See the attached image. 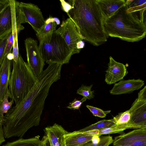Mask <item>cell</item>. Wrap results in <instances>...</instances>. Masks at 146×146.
Masks as SVG:
<instances>
[{
    "label": "cell",
    "instance_id": "obj_14",
    "mask_svg": "<svg viewBox=\"0 0 146 146\" xmlns=\"http://www.w3.org/2000/svg\"><path fill=\"white\" fill-rule=\"evenodd\" d=\"M44 131L51 146H66L64 135L68 132L61 125L55 123L46 127Z\"/></svg>",
    "mask_w": 146,
    "mask_h": 146
},
{
    "label": "cell",
    "instance_id": "obj_4",
    "mask_svg": "<svg viewBox=\"0 0 146 146\" xmlns=\"http://www.w3.org/2000/svg\"><path fill=\"white\" fill-rule=\"evenodd\" d=\"M9 84V97L16 105L27 95L37 81L27 62L19 54L17 61L13 60Z\"/></svg>",
    "mask_w": 146,
    "mask_h": 146
},
{
    "label": "cell",
    "instance_id": "obj_32",
    "mask_svg": "<svg viewBox=\"0 0 146 146\" xmlns=\"http://www.w3.org/2000/svg\"><path fill=\"white\" fill-rule=\"evenodd\" d=\"M10 0H0V13L6 5L8 4Z\"/></svg>",
    "mask_w": 146,
    "mask_h": 146
},
{
    "label": "cell",
    "instance_id": "obj_22",
    "mask_svg": "<svg viewBox=\"0 0 146 146\" xmlns=\"http://www.w3.org/2000/svg\"><path fill=\"white\" fill-rule=\"evenodd\" d=\"M57 26V25L54 20L53 17L50 16L45 20L44 25L36 33V35L38 38L44 34L55 30Z\"/></svg>",
    "mask_w": 146,
    "mask_h": 146
},
{
    "label": "cell",
    "instance_id": "obj_20",
    "mask_svg": "<svg viewBox=\"0 0 146 146\" xmlns=\"http://www.w3.org/2000/svg\"><path fill=\"white\" fill-rule=\"evenodd\" d=\"M126 1L127 11L128 13L145 11L146 1L127 0Z\"/></svg>",
    "mask_w": 146,
    "mask_h": 146
},
{
    "label": "cell",
    "instance_id": "obj_37",
    "mask_svg": "<svg viewBox=\"0 0 146 146\" xmlns=\"http://www.w3.org/2000/svg\"><path fill=\"white\" fill-rule=\"evenodd\" d=\"M53 19L57 25H59L60 24V21L59 19L57 17H53Z\"/></svg>",
    "mask_w": 146,
    "mask_h": 146
},
{
    "label": "cell",
    "instance_id": "obj_11",
    "mask_svg": "<svg viewBox=\"0 0 146 146\" xmlns=\"http://www.w3.org/2000/svg\"><path fill=\"white\" fill-rule=\"evenodd\" d=\"M113 146H146V127L135 129L115 137Z\"/></svg>",
    "mask_w": 146,
    "mask_h": 146
},
{
    "label": "cell",
    "instance_id": "obj_26",
    "mask_svg": "<svg viewBox=\"0 0 146 146\" xmlns=\"http://www.w3.org/2000/svg\"><path fill=\"white\" fill-rule=\"evenodd\" d=\"M100 141L97 144H93L90 141L78 146H109L113 142L112 137L110 135L100 137Z\"/></svg>",
    "mask_w": 146,
    "mask_h": 146
},
{
    "label": "cell",
    "instance_id": "obj_1",
    "mask_svg": "<svg viewBox=\"0 0 146 146\" xmlns=\"http://www.w3.org/2000/svg\"><path fill=\"white\" fill-rule=\"evenodd\" d=\"M60 77V72L52 66L48 65L43 71L26 96L4 116L5 138L21 137L30 128L39 125L50 88Z\"/></svg>",
    "mask_w": 146,
    "mask_h": 146
},
{
    "label": "cell",
    "instance_id": "obj_2",
    "mask_svg": "<svg viewBox=\"0 0 146 146\" xmlns=\"http://www.w3.org/2000/svg\"><path fill=\"white\" fill-rule=\"evenodd\" d=\"M71 9L67 14L75 24L82 38L98 46L105 43L108 36L104 18L96 0H69Z\"/></svg>",
    "mask_w": 146,
    "mask_h": 146
},
{
    "label": "cell",
    "instance_id": "obj_18",
    "mask_svg": "<svg viewBox=\"0 0 146 146\" xmlns=\"http://www.w3.org/2000/svg\"><path fill=\"white\" fill-rule=\"evenodd\" d=\"M140 128H142L134 125L130 123L120 125H117L115 124L110 127L100 130L99 135L100 136L101 135H103L120 133L126 129H135Z\"/></svg>",
    "mask_w": 146,
    "mask_h": 146
},
{
    "label": "cell",
    "instance_id": "obj_24",
    "mask_svg": "<svg viewBox=\"0 0 146 146\" xmlns=\"http://www.w3.org/2000/svg\"><path fill=\"white\" fill-rule=\"evenodd\" d=\"M113 119L115 125H124L130 123L131 114L129 110L124 112L119 113Z\"/></svg>",
    "mask_w": 146,
    "mask_h": 146
},
{
    "label": "cell",
    "instance_id": "obj_10",
    "mask_svg": "<svg viewBox=\"0 0 146 146\" xmlns=\"http://www.w3.org/2000/svg\"><path fill=\"white\" fill-rule=\"evenodd\" d=\"M19 6L26 23H29L37 33L45 21L40 9L37 5L31 3L20 2Z\"/></svg>",
    "mask_w": 146,
    "mask_h": 146
},
{
    "label": "cell",
    "instance_id": "obj_23",
    "mask_svg": "<svg viewBox=\"0 0 146 146\" xmlns=\"http://www.w3.org/2000/svg\"><path fill=\"white\" fill-rule=\"evenodd\" d=\"M9 89L4 96L0 106V115L3 120L4 114L7 113L9 110L11 108L13 101L11 100L9 102L8 99L9 97Z\"/></svg>",
    "mask_w": 146,
    "mask_h": 146
},
{
    "label": "cell",
    "instance_id": "obj_17",
    "mask_svg": "<svg viewBox=\"0 0 146 146\" xmlns=\"http://www.w3.org/2000/svg\"><path fill=\"white\" fill-rule=\"evenodd\" d=\"M92 136L78 131L68 132L64 135L66 146H78L89 142Z\"/></svg>",
    "mask_w": 146,
    "mask_h": 146
},
{
    "label": "cell",
    "instance_id": "obj_16",
    "mask_svg": "<svg viewBox=\"0 0 146 146\" xmlns=\"http://www.w3.org/2000/svg\"><path fill=\"white\" fill-rule=\"evenodd\" d=\"M104 20L109 18L126 4L125 0H96Z\"/></svg>",
    "mask_w": 146,
    "mask_h": 146
},
{
    "label": "cell",
    "instance_id": "obj_8",
    "mask_svg": "<svg viewBox=\"0 0 146 146\" xmlns=\"http://www.w3.org/2000/svg\"><path fill=\"white\" fill-rule=\"evenodd\" d=\"M27 63L36 78L43 71L45 62L42 59L38 45L37 41L31 38L25 40Z\"/></svg>",
    "mask_w": 146,
    "mask_h": 146
},
{
    "label": "cell",
    "instance_id": "obj_34",
    "mask_svg": "<svg viewBox=\"0 0 146 146\" xmlns=\"http://www.w3.org/2000/svg\"><path fill=\"white\" fill-rule=\"evenodd\" d=\"M41 141L42 146H51L49 141L46 135L43 136Z\"/></svg>",
    "mask_w": 146,
    "mask_h": 146
},
{
    "label": "cell",
    "instance_id": "obj_13",
    "mask_svg": "<svg viewBox=\"0 0 146 146\" xmlns=\"http://www.w3.org/2000/svg\"><path fill=\"white\" fill-rule=\"evenodd\" d=\"M144 84V81L138 79L121 80L115 84L110 91L112 95L130 94L141 88Z\"/></svg>",
    "mask_w": 146,
    "mask_h": 146
},
{
    "label": "cell",
    "instance_id": "obj_5",
    "mask_svg": "<svg viewBox=\"0 0 146 146\" xmlns=\"http://www.w3.org/2000/svg\"><path fill=\"white\" fill-rule=\"evenodd\" d=\"M55 31L38 38L41 56L48 64H68L73 55L72 52L64 39Z\"/></svg>",
    "mask_w": 146,
    "mask_h": 146
},
{
    "label": "cell",
    "instance_id": "obj_31",
    "mask_svg": "<svg viewBox=\"0 0 146 146\" xmlns=\"http://www.w3.org/2000/svg\"><path fill=\"white\" fill-rule=\"evenodd\" d=\"M60 1L61 2L63 10L67 13H68L72 8V6L69 3L67 2L64 0H60Z\"/></svg>",
    "mask_w": 146,
    "mask_h": 146
},
{
    "label": "cell",
    "instance_id": "obj_15",
    "mask_svg": "<svg viewBox=\"0 0 146 146\" xmlns=\"http://www.w3.org/2000/svg\"><path fill=\"white\" fill-rule=\"evenodd\" d=\"M12 62V60H9L5 55L0 67V106L9 89Z\"/></svg>",
    "mask_w": 146,
    "mask_h": 146
},
{
    "label": "cell",
    "instance_id": "obj_12",
    "mask_svg": "<svg viewBox=\"0 0 146 146\" xmlns=\"http://www.w3.org/2000/svg\"><path fill=\"white\" fill-rule=\"evenodd\" d=\"M108 65V69L106 71L105 81L109 85L122 80L128 73L125 65L117 62L111 56L109 57Z\"/></svg>",
    "mask_w": 146,
    "mask_h": 146
},
{
    "label": "cell",
    "instance_id": "obj_25",
    "mask_svg": "<svg viewBox=\"0 0 146 146\" xmlns=\"http://www.w3.org/2000/svg\"><path fill=\"white\" fill-rule=\"evenodd\" d=\"M93 85L87 86L82 84L77 90V94L83 96L89 100L93 98L94 97V91H92Z\"/></svg>",
    "mask_w": 146,
    "mask_h": 146
},
{
    "label": "cell",
    "instance_id": "obj_27",
    "mask_svg": "<svg viewBox=\"0 0 146 146\" xmlns=\"http://www.w3.org/2000/svg\"><path fill=\"white\" fill-rule=\"evenodd\" d=\"M86 107L90 110L94 116L101 118L105 117L107 114L110 113L111 110L104 111L96 107L88 105Z\"/></svg>",
    "mask_w": 146,
    "mask_h": 146
},
{
    "label": "cell",
    "instance_id": "obj_33",
    "mask_svg": "<svg viewBox=\"0 0 146 146\" xmlns=\"http://www.w3.org/2000/svg\"><path fill=\"white\" fill-rule=\"evenodd\" d=\"M99 130H93L84 132L83 133L88 135L93 136L95 135H99Z\"/></svg>",
    "mask_w": 146,
    "mask_h": 146
},
{
    "label": "cell",
    "instance_id": "obj_3",
    "mask_svg": "<svg viewBox=\"0 0 146 146\" xmlns=\"http://www.w3.org/2000/svg\"><path fill=\"white\" fill-rule=\"evenodd\" d=\"M125 5L110 17L104 20L108 36L133 42L145 36V11L128 13Z\"/></svg>",
    "mask_w": 146,
    "mask_h": 146
},
{
    "label": "cell",
    "instance_id": "obj_36",
    "mask_svg": "<svg viewBox=\"0 0 146 146\" xmlns=\"http://www.w3.org/2000/svg\"><path fill=\"white\" fill-rule=\"evenodd\" d=\"M7 58L9 60H13L14 58L13 53H11L6 55Z\"/></svg>",
    "mask_w": 146,
    "mask_h": 146
},
{
    "label": "cell",
    "instance_id": "obj_28",
    "mask_svg": "<svg viewBox=\"0 0 146 146\" xmlns=\"http://www.w3.org/2000/svg\"><path fill=\"white\" fill-rule=\"evenodd\" d=\"M9 34L0 38V67L5 56V49Z\"/></svg>",
    "mask_w": 146,
    "mask_h": 146
},
{
    "label": "cell",
    "instance_id": "obj_9",
    "mask_svg": "<svg viewBox=\"0 0 146 146\" xmlns=\"http://www.w3.org/2000/svg\"><path fill=\"white\" fill-rule=\"evenodd\" d=\"M129 110L130 123L141 128L146 127V86L138 93V98Z\"/></svg>",
    "mask_w": 146,
    "mask_h": 146
},
{
    "label": "cell",
    "instance_id": "obj_19",
    "mask_svg": "<svg viewBox=\"0 0 146 146\" xmlns=\"http://www.w3.org/2000/svg\"><path fill=\"white\" fill-rule=\"evenodd\" d=\"M2 146H42V141L38 136L28 139L20 138L12 142H8Z\"/></svg>",
    "mask_w": 146,
    "mask_h": 146
},
{
    "label": "cell",
    "instance_id": "obj_35",
    "mask_svg": "<svg viewBox=\"0 0 146 146\" xmlns=\"http://www.w3.org/2000/svg\"><path fill=\"white\" fill-rule=\"evenodd\" d=\"M100 136L98 135H95L92 136L91 141L94 144H97L99 143L100 141Z\"/></svg>",
    "mask_w": 146,
    "mask_h": 146
},
{
    "label": "cell",
    "instance_id": "obj_6",
    "mask_svg": "<svg viewBox=\"0 0 146 146\" xmlns=\"http://www.w3.org/2000/svg\"><path fill=\"white\" fill-rule=\"evenodd\" d=\"M20 3L10 0L0 13V38L12 32L13 27L26 23L20 9Z\"/></svg>",
    "mask_w": 146,
    "mask_h": 146
},
{
    "label": "cell",
    "instance_id": "obj_7",
    "mask_svg": "<svg viewBox=\"0 0 146 146\" xmlns=\"http://www.w3.org/2000/svg\"><path fill=\"white\" fill-rule=\"evenodd\" d=\"M55 31L64 39L73 54L80 52L78 47L83 40L75 24L71 19L68 18L63 21L60 26Z\"/></svg>",
    "mask_w": 146,
    "mask_h": 146
},
{
    "label": "cell",
    "instance_id": "obj_29",
    "mask_svg": "<svg viewBox=\"0 0 146 146\" xmlns=\"http://www.w3.org/2000/svg\"><path fill=\"white\" fill-rule=\"evenodd\" d=\"M86 99V98L84 97L80 100L75 99L71 102L69 103V106L67 107V108L71 110H78L83 102L85 101Z\"/></svg>",
    "mask_w": 146,
    "mask_h": 146
},
{
    "label": "cell",
    "instance_id": "obj_30",
    "mask_svg": "<svg viewBox=\"0 0 146 146\" xmlns=\"http://www.w3.org/2000/svg\"><path fill=\"white\" fill-rule=\"evenodd\" d=\"M14 43V38L12 32L9 35L6 44L5 52V56L11 53V50L13 48Z\"/></svg>",
    "mask_w": 146,
    "mask_h": 146
},
{
    "label": "cell",
    "instance_id": "obj_21",
    "mask_svg": "<svg viewBox=\"0 0 146 146\" xmlns=\"http://www.w3.org/2000/svg\"><path fill=\"white\" fill-rule=\"evenodd\" d=\"M115 124L114 120L113 118L108 120L103 119L79 130L78 131L80 132H84L93 130H100L110 127Z\"/></svg>",
    "mask_w": 146,
    "mask_h": 146
}]
</instances>
